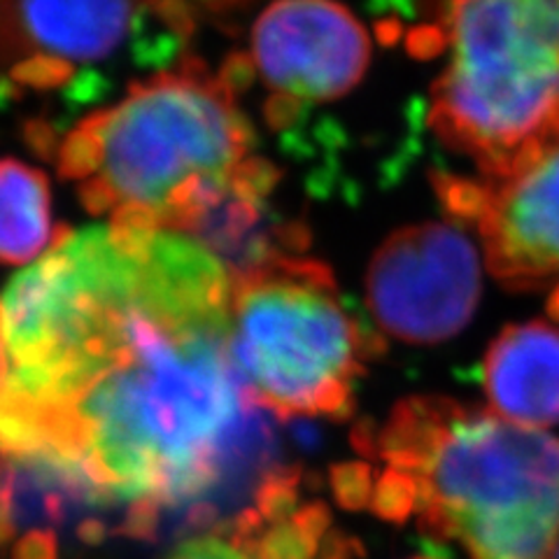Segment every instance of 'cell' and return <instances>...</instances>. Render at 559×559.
I'll list each match as a JSON object with an SVG mask.
<instances>
[{"label": "cell", "instance_id": "cell-1", "mask_svg": "<svg viewBox=\"0 0 559 559\" xmlns=\"http://www.w3.org/2000/svg\"><path fill=\"white\" fill-rule=\"evenodd\" d=\"M234 273L143 226H61L0 294V454H38L150 536L231 524L275 474V431L231 357Z\"/></svg>", "mask_w": 559, "mask_h": 559}, {"label": "cell", "instance_id": "cell-2", "mask_svg": "<svg viewBox=\"0 0 559 559\" xmlns=\"http://www.w3.org/2000/svg\"><path fill=\"white\" fill-rule=\"evenodd\" d=\"M100 143V166L78 197L110 224L194 236L229 199L252 150V127L197 57L131 84L110 110L84 117Z\"/></svg>", "mask_w": 559, "mask_h": 559}, {"label": "cell", "instance_id": "cell-3", "mask_svg": "<svg viewBox=\"0 0 559 559\" xmlns=\"http://www.w3.org/2000/svg\"><path fill=\"white\" fill-rule=\"evenodd\" d=\"M443 61L429 90V127L509 178L559 145V0H441Z\"/></svg>", "mask_w": 559, "mask_h": 559}, {"label": "cell", "instance_id": "cell-4", "mask_svg": "<svg viewBox=\"0 0 559 559\" xmlns=\"http://www.w3.org/2000/svg\"><path fill=\"white\" fill-rule=\"evenodd\" d=\"M234 273L231 357L273 415L347 419L355 380L384 343L349 314L324 261L275 250Z\"/></svg>", "mask_w": 559, "mask_h": 559}, {"label": "cell", "instance_id": "cell-5", "mask_svg": "<svg viewBox=\"0 0 559 559\" xmlns=\"http://www.w3.org/2000/svg\"><path fill=\"white\" fill-rule=\"evenodd\" d=\"M419 485V530L471 559H550L559 536V439L460 406Z\"/></svg>", "mask_w": 559, "mask_h": 559}, {"label": "cell", "instance_id": "cell-6", "mask_svg": "<svg viewBox=\"0 0 559 559\" xmlns=\"http://www.w3.org/2000/svg\"><path fill=\"white\" fill-rule=\"evenodd\" d=\"M366 299L390 336L417 345L448 341L480 301L478 252L454 222L404 226L373 254Z\"/></svg>", "mask_w": 559, "mask_h": 559}, {"label": "cell", "instance_id": "cell-7", "mask_svg": "<svg viewBox=\"0 0 559 559\" xmlns=\"http://www.w3.org/2000/svg\"><path fill=\"white\" fill-rule=\"evenodd\" d=\"M257 73L277 96L326 103L369 73L371 33L338 0H273L252 28Z\"/></svg>", "mask_w": 559, "mask_h": 559}, {"label": "cell", "instance_id": "cell-8", "mask_svg": "<svg viewBox=\"0 0 559 559\" xmlns=\"http://www.w3.org/2000/svg\"><path fill=\"white\" fill-rule=\"evenodd\" d=\"M483 182L487 205L476 229L489 273L513 292L559 280V145L509 178Z\"/></svg>", "mask_w": 559, "mask_h": 559}, {"label": "cell", "instance_id": "cell-9", "mask_svg": "<svg viewBox=\"0 0 559 559\" xmlns=\"http://www.w3.org/2000/svg\"><path fill=\"white\" fill-rule=\"evenodd\" d=\"M483 384L489 411L522 427L559 425V329L511 324L487 347Z\"/></svg>", "mask_w": 559, "mask_h": 559}, {"label": "cell", "instance_id": "cell-10", "mask_svg": "<svg viewBox=\"0 0 559 559\" xmlns=\"http://www.w3.org/2000/svg\"><path fill=\"white\" fill-rule=\"evenodd\" d=\"M140 0H22L33 43L68 61L110 57L127 40Z\"/></svg>", "mask_w": 559, "mask_h": 559}, {"label": "cell", "instance_id": "cell-11", "mask_svg": "<svg viewBox=\"0 0 559 559\" xmlns=\"http://www.w3.org/2000/svg\"><path fill=\"white\" fill-rule=\"evenodd\" d=\"M47 175L16 159H0V264H26L55 245Z\"/></svg>", "mask_w": 559, "mask_h": 559}, {"label": "cell", "instance_id": "cell-12", "mask_svg": "<svg viewBox=\"0 0 559 559\" xmlns=\"http://www.w3.org/2000/svg\"><path fill=\"white\" fill-rule=\"evenodd\" d=\"M462 404L445 396H408L394 406L388 425L378 431V457L394 468L417 474L457 415Z\"/></svg>", "mask_w": 559, "mask_h": 559}, {"label": "cell", "instance_id": "cell-13", "mask_svg": "<svg viewBox=\"0 0 559 559\" xmlns=\"http://www.w3.org/2000/svg\"><path fill=\"white\" fill-rule=\"evenodd\" d=\"M331 524V513L322 501L296 509L289 518L257 530L236 544L250 559H314Z\"/></svg>", "mask_w": 559, "mask_h": 559}, {"label": "cell", "instance_id": "cell-14", "mask_svg": "<svg viewBox=\"0 0 559 559\" xmlns=\"http://www.w3.org/2000/svg\"><path fill=\"white\" fill-rule=\"evenodd\" d=\"M417 499H419L417 478L408 474V471L390 466L376 483L371 511L384 522L404 524L411 518V513L417 511Z\"/></svg>", "mask_w": 559, "mask_h": 559}, {"label": "cell", "instance_id": "cell-15", "mask_svg": "<svg viewBox=\"0 0 559 559\" xmlns=\"http://www.w3.org/2000/svg\"><path fill=\"white\" fill-rule=\"evenodd\" d=\"M433 189L439 194L448 217L454 224L478 226L487 205V185L460 175H433Z\"/></svg>", "mask_w": 559, "mask_h": 559}, {"label": "cell", "instance_id": "cell-16", "mask_svg": "<svg viewBox=\"0 0 559 559\" xmlns=\"http://www.w3.org/2000/svg\"><path fill=\"white\" fill-rule=\"evenodd\" d=\"M75 75V66L63 57L40 51V55H31L14 63L10 70V80L20 84V90H35V92H55L61 90Z\"/></svg>", "mask_w": 559, "mask_h": 559}, {"label": "cell", "instance_id": "cell-17", "mask_svg": "<svg viewBox=\"0 0 559 559\" xmlns=\"http://www.w3.org/2000/svg\"><path fill=\"white\" fill-rule=\"evenodd\" d=\"M376 483V468L366 462H343L331 468V489L345 511H361L371 506Z\"/></svg>", "mask_w": 559, "mask_h": 559}, {"label": "cell", "instance_id": "cell-18", "mask_svg": "<svg viewBox=\"0 0 559 559\" xmlns=\"http://www.w3.org/2000/svg\"><path fill=\"white\" fill-rule=\"evenodd\" d=\"M154 20L168 26L175 38H189L197 28V14L191 0H140Z\"/></svg>", "mask_w": 559, "mask_h": 559}, {"label": "cell", "instance_id": "cell-19", "mask_svg": "<svg viewBox=\"0 0 559 559\" xmlns=\"http://www.w3.org/2000/svg\"><path fill=\"white\" fill-rule=\"evenodd\" d=\"M168 559H250L234 540L224 534H210L194 540H187Z\"/></svg>", "mask_w": 559, "mask_h": 559}, {"label": "cell", "instance_id": "cell-20", "mask_svg": "<svg viewBox=\"0 0 559 559\" xmlns=\"http://www.w3.org/2000/svg\"><path fill=\"white\" fill-rule=\"evenodd\" d=\"M257 75V66L252 61V55H245V51H234L224 59L217 80L229 94H240L242 90H248Z\"/></svg>", "mask_w": 559, "mask_h": 559}, {"label": "cell", "instance_id": "cell-21", "mask_svg": "<svg viewBox=\"0 0 559 559\" xmlns=\"http://www.w3.org/2000/svg\"><path fill=\"white\" fill-rule=\"evenodd\" d=\"M12 559H59L57 534H26L12 544Z\"/></svg>", "mask_w": 559, "mask_h": 559}, {"label": "cell", "instance_id": "cell-22", "mask_svg": "<svg viewBox=\"0 0 559 559\" xmlns=\"http://www.w3.org/2000/svg\"><path fill=\"white\" fill-rule=\"evenodd\" d=\"M24 138H26V143L35 152H38L40 156H47V159H49L51 152H55V156H57L59 140H57L55 127H51L49 121H45V119H31V121H26Z\"/></svg>", "mask_w": 559, "mask_h": 559}, {"label": "cell", "instance_id": "cell-23", "mask_svg": "<svg viewBox=\"0 0 559 559\" xmlns=\"http://www.w3.org/2000/svg\"><path fill=\"white\" fill-rule=\"evenodd\" d=\"M359 555V540L345 534H329L324 536L320 552L314 559H355Z\"/></svg>", "mask_w": 559, "mask_h": 559}, {"label": "cell", "instance_id": "cell-24", "mask_svg": "<svg viewBox=\"0 0 559 559\" xmlns=\"http://www.w3.org/2000/svg\"><path fill=\"white\" fill-rule=\"evenodd\" d=\"M353 445L364 454V457H378V429L373 423L364 419L353 431Z\"/></svg>", "mask_w": 559, "mask_h": 559}, {"label": "cell", "instance_id": "cell-25", "mask_svg": "<svg viewBox=\"0 0 559 559\" xmlns=\"http://www.w3.org/2000/svg\"><path fill=\"white\" fill-rule=\"evenodd\" d=\"M548 314L552 320H559V283H555L552 292H550V299H548Z\"/></svg>", "mask_w": 559, "mask_h": 559}, {"label": "cell", "instance_id": "cell-26", "mask_svg": "<svg viewBox=\"0 0 559 559\" xmlns=\"http://www.w3.org/2000/svg\"><path fill=\"white\" fill-rule=\"evenodd\" d=\"M210 8L215 10H224V8H231V5H240V3H248V0H203Z\"/></svg>", "mask_w": 559, "mask_h": 559}, {"label": "cell", "instance_id": "cell-27", "mask_svg": "<svg viewBox=\"0 0 559 559\" xmlns=\"http://www.w3.org/2000/svg\"><path fill=\"white\" fill-rule=\"evenodd\" d=\"M550 559H559V544L555 546V550H552V555H550Z\"/></svg>", "mask_w": 559, "mask_h": 559}, {"label": "cell", "instance_id": "cell-28", "mask_svg": "<svg viewBox=\"0 0 559 559\" xmlns=\"http://www.w3.org/2000/svg\"><path fill=\"white\" fill-rule=\"evenodd\" d=\"M417 559H431V557H417Z\"/></svg>", "mask_w": 559, "mask_h": 559}]
</instances>
